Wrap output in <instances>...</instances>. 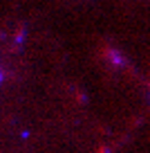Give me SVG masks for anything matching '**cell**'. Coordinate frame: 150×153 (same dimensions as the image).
I'll use <instances>...</instances> for the list:
<instances>
[{
	"mask_svg": "<svg viewBox=\"0 0 150 153\" xmlns=\"http://www.w3.org/2000/svg\"><path fill=\"white\" fill-rule=\"evenodd\" d=\"M0 83H2V70H0Z\"/></svg>",
	"mask_w": 150,
	"mask_h": 153,
	"instance_id": "cell-1",
	"label": "cell"
}]
</instances>
